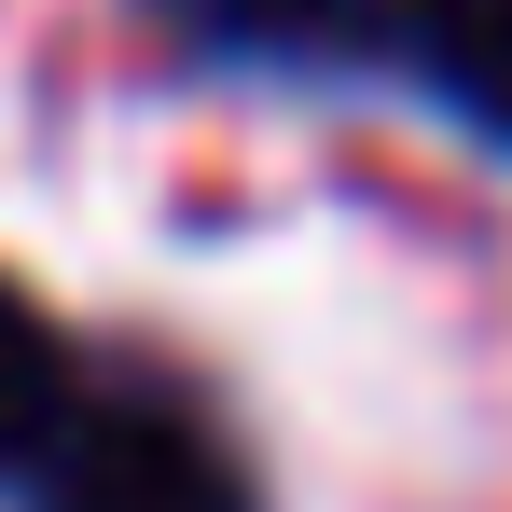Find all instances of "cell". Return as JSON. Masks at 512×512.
Listing matches in <instances>:
<instances>
[{"label":"cell","instance_id":"obj_1","mask_svg":"<svg viewBox=\"0 0 512 512\" xmlns=\"http://www.w3.org/2000/svg\"><path fill=\"white\" fill-rule=\"evenodd\" d=\"M42 512H250V471L167 402H97L56 429V457L28 471Z\"/></svg>","mask_w":512,"mask_h":512},{"label":"cell","instance_id":"obj_2","mask_svg":"<svg viewBox=\"0 0 512 512\" xmlns=\"http://www.w3.org/2000/svg\"><path fill=\"white\" fill-rule=\"evenodd\" d=\"M208 42H236V56H319V70H346V56H388V42H416L429 0H180Z\"/></svg>","mask_w":512,"mask_h":512},{"label":"cell","instance_id":"obj_3","mask_svg":"<svg viewBox=\"0 0 512 512\" xmlns=\"http://www.w3.org/2000/svg\"><path fill=\"white\" fill-rule=\"evenodd\" d=\"M70 416H84V402H70V360H56V333H42V305L0 277V485L42 471Z\"/></svg>","mask_w":512,"mask_h":512},{"label":"cell","instance_id":"obj_4","mask_svg":"<svg viewBox=\"0 0 512 512\" xmlns=\"http://www.w3.org/2000/svg\"><path fill=\"white\" fill-rule=\"evenodd\" d=\"M416 56H429V84L457 97L485 139H512V0H429Z\"/></svg>","mask_w":512,"mask_h":512}]
</instances>
